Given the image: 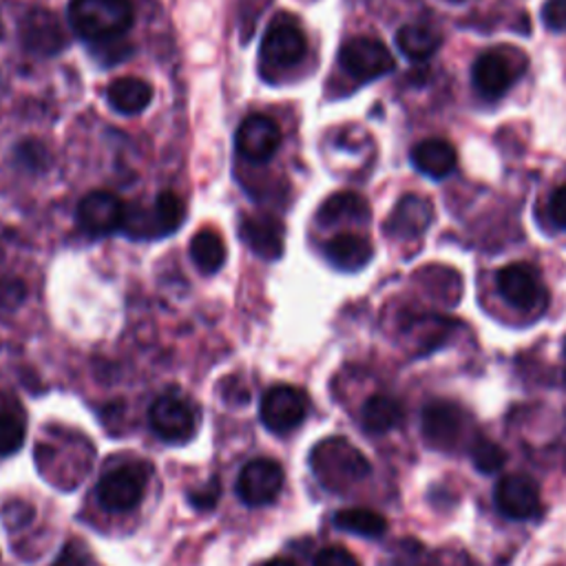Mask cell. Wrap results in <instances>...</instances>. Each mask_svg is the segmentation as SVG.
I'll use <instances>...</instances> for the list:
<instances>
[{
    "label": "cell",
    "instance_id": "1",
    "mask_svg": "<svg viewBox=\"0 0 566 566\" xmlns=\"http://www.w3.org/2000/svg\"><path fill=\"white\" fill-rule=\"evenodd\" d=\"M136 21L131 0H72L70 25L92 45H105L122 39Z\"/></svg>",
    "mask_w": 566,
    "mask_h": 566
},
{
    "label": "cell",
    "instance_id": "2",
    "mask_svg": "<svg viewBox=\"0 0 566 566\" xmlns=\"http://www.w3.org/2000/svg\"><path fill=\"white\" fill-rule=\"evenodd\" d=\"M310 467L328 491H345L370 473L367 458L348 438H325L310 453Z\"/></svg>",
    "mask_w": 566,
    "mask_h": 566
},
{
    "label": "cell",
    "instance_id": "3",
    "mask_svg": "<svg viewBox=\"0 0 566 566\" xmlns=\"http://www.w3.org/2000/svg\"><path fill=\"white\" fill-rule=\"evenodd\" d=\"M526 58L511 50H491L478 56L471 67V81L482 98L504 96L513 83L524 74Z\"/></svg>",
    "mask_w": 566,
    "mask_h": 566
},
{
    "label": "cell",
    "instance_id": "4",
    "mask_svg": "<svg viewBox=\"0 0 566 566\" xmlns=\"http://www.w3.org/2000/svg\"><path fill=\"white\" fill-rule=\"evenodd\" d=\"M182 220H184V202L180 200V195L167 191L158 195L153 209H140V206H136L134 211L127 209L122 231L131 237L149 239V237H160L178 231Z\"/></svg>",
    "mask_w": 566,
    "mask_h": 566
},
{
    "label": "cell",
    "instance_id": "5",
    "mask_svg": "<svg viewBox=\"0 0 566 566\" xmlns=\"http://www.w3.org/2000/svg\"><path fill=\"white\" fill-rule=\"evenodd\" d=\"M339 63L348 76L361 83H370L394 72V56L389 54L387 45L370 36L348 41L341 47Z\"/></svg>",
    "mask_w": 566,
    "mask_h": 566
},
{
    "label": "cell",
    "instance_id": "6",
    "mask_svg": "<svg viewBox=\"0 0 566 566\" xmlns=\"http://www.w3.org/2000/svg\"><path fill=\"white\" fill-rule=\"evenodd\" d=\"M147 489V471L138 464H122L107 471L96 489L98 502L111 513H125L136 509Z\"/></svg>",
    "mask_w": 566,
    "mask_h": 566
},
{
    "label": "cell",
    "instance_id": "7",
    "mask_svg": "<svg viewBox=\"0 0 566 566\" xmlns=\"http://www.w3.org/2000/svg\"><path fill=\"white\" fill-rule=\"evenodd\" d=\"M308 41L301 28L290 21H277L261 39V65L266 70L284 72L306 58Z\"/></svg>",
    "mask_w": 566,
    "mask_h": 566
},
{
    "label": "cell",
    "instance_id": "8",
    "mask_svg": "<svg viewBox=\"0 0 566 566\" xmlns=\"http://www.w3.org/2000/svg\"><path fill=\"white\" fill-rule=\"evenodd\" d=\"M261 423L275 431L286 434L299 427L308 416V396L292 385H275L261 398Z\"/></svg>",
    "mask_w": 566,
    "mask_h": 566
},
{
    "label": "cell",
    "instance_id": "9",
    "mask_svg": "<svg viewBox=\"0 0 566 566\" xmlns=\"http://www.w3.org/2000/svg\"><path fill=\"white\" fill-rule=\"evenodd\" d=\"M149 423L153 431L167 442H186L197 431V416L189 401L164 394L149 409Z\"/></svg>",
    "mask_w": 566,
    "mask_h": 566
},
{
    "label": "cell",
    "instance_id": "10",
    "mask_svg": "<svg viewBox=\"0 0 566 566\" xmlns=\"http://www.w3.org/2000/svg\"><path fill=\"white\" fill-rule=\"evenodd\" d=\"M284 489V469L277 460L257 458L244 464L237 476V495L248 506H264L277 500Z\"/></svg>",
    "mask_w": 566,
    "mask_h": 566
},
{
    "label": "cell",
    "instance_id": "11",
    "mask_svg": "<svg viewBox=\"0 0 566 566\" xmlns=\"http://www.w3.org/2000/svg\"><path fill=\"white\" fill-rule=\"evenodd\" d=\"M502 299L524 312L540 310L546 303V292L537 270L528 264H509L495 275Z\"/></svg>",
    "mask_w": 566,
    "mask_h": 566
},
{
    "label": "cell",
    "instance_id": "12",
    "mask_svg": "<svg viewBox=\"0 0 566 566\" xmlns=\"http://www.w3.org/2000/svg\"><path fill=\"white\" fill-rule=\"evenodd\" d=\"M495 506L511 520H531L540 513L542 498L537 482L526 473H509L493 489Z\"/></svg>",
    "mask_w": 566,
    "mask_h": 566
},
{
    "label": "cell",
    "instance_id": "13",
    "mask_svg": "<svg viewBox=\"0 0 566 566\" xmlns=\"http://www.w3.org/2000/svg\"><path fill=\"white\" fill-rule=\"evenodd\" d=\"M423 436L436 447L451 451L464 436V412L449 401H431L423 409Z\"/></svg>",
    "mask_w": 566,
    "mask_h": 566
},
{
    "label": "cell",
    "instance_id": "14",
    "mask_svg": "<svg viewBox=\"0 0 566 566\" xmlns=\"http://www.w3.org/2000/svg\"><path fill=\"white\" fill-rule=\"evenodd\" d=\"M125 217V202L109 191H94L78 204V222L92 235H107L122 228Z\"/></svg>",
    "mask_w": 566,
    "mask_h": 566
},
{
    "label": "cell",
    "instance_id": "15",
    "mask_svg": "<svg viewBox=\"0 0 566 566\" xmlns=\"http://www.w3.org/2000/svg\"><path fill=\"white\" fill-rule=\"evenodd\" d=\"M237 151L250 162H268L281 147V129L268 116H248L237 129Z\"/></svg>",
    "mask_w": 566,
    "mask_h": 566
},
{
    "label": "cell",
    "instance_id": "16",
    "mask_svg": "<svg viewBox=\"0 0 566 566\" xmlns=\"http://www.w3.org/2000/svg\"><path fill=\"white\" fill-rule=\"evenodd\" d=\"M434 222V206L423 195H405L387 217L385 231L396 239H416L427 233Z\"/></svg>",
    "mask_w": 566,
    "mask_h": 566
},
{
    "label": "cell",
    "instance_id": "17",
    "mask_svg": "<svg viewBox=\"0 0 566 566\" xmlns=\"http://www.w3.org/2000/svg\"><path fill=\"white\" fill-rule=\"evenodd\" d=\"M21 41H23L25 50L41 54V56L58 54L67 43L58 17L47 10H34L23 19Z\"/></svg>",
    "mask_w": 566,
    "mask_h": 566
},
{
    "label": "cell",
    "instance_id": "18",
    "mask_svg": "<svg viewBox=\"0 0 566 566\" xmlns=\"http://www.w3.org/2000/svg\"><path fill=\"white\" fill-rule=\"evenodd\" d=\"M239 235L246 246L261 259L275 261L284 253V224L270 215H246L239 224Z\"/></svg>",
    "mask_w": 566,
    "mask_h": 566
},
{
    "label": "cell",
    "instance_id": "19",
    "mask_svg": "<svg viewBox=\"0 0 566 566\" xmlns=\"http://www.w3.org/2000/svg\"><path fill=\"white\" fill-rule=\"evenodd\" d=\"M325 257L334 268L343 273H356L370 264L372 244L359 233H339L328 242Z\"/></svg>",
    "mask_w": 566,
    "mask_h": 566
},
{
    "label": "cell",
    "instance_id": "20",
    "mask_svg": "<svg viewBox=\"0 0 566 566\" xmlns=\"http://www.w3.org/2000/svg\"><path fill=\"white\" fill-rule=\"evenodd\" d=\"M456 149L447 140H423L412 149V164L416 167L418 173L431 178V180H442L456 169Z\"/></svg>",
    "mask_w": 566,
    "mask_h": 566
},
{
    "label": "cell",
    "instance_id": "21",
    "mask_svg": "<svg viewBox=\"0 0 566 566\" xmlns=\"http://www.w3.org/2000/svg\"><path fill=\"white\" fill-rule=\"evenodd\" d=\"M396 47L405 58L414 63H423V61H429L442 47V34L431 25L412 23L398 30Z\"/></svg>",
    "mask_w": 566,
    "mask_h": 566
},
{
    "label": "cell",
    "instance_id": "22",
    "mask_svg": "<svg viewBox=\"0 0 566 566\" xmlns=\"http://www.w3.org/2000/svg\"><path fill=\"white\" fill-rule=\"evenodd\" d=\"M107 98H109V105L118 114H122V116H138V114H142L151 105L153 87L147 81H142V78L125 76V78H118L116 83L109 85Z\"/></svg>",
    "mask_w": 566,
    "mask_h": 566
},
{
    "label": "cell",
    "instance_id": "23",
    "mask_svg": "<svg viewBox=\"0 0 566 566\" xmlns=\"http://www.w3.org/2000/svg\"><path fill=\"white\" fill-rule=\"evenodd\" d=\"M370 217L367 202L356 193H337L328 197L317 215L321 226H337V224H363Z\"/></svg>",
    "mask_w": 566,
    "mask_h": 566
},
{
    "label": "cell",
    "instance_id": "24",
    "mask_svg": "<svg viewBox=\"0 0 566 566\" xmlns=\"http://www.w3.org/2000/svg\"><path fill=\"white\" fill-rule=\"evenodd\" d=\"M361 420L370 434H387L403 420V407L398 401L385 394H376L365 401L361 409Z\"/></svg>",
    "mask_w": 566,
    "mask_h": 566
},
{
    "label": "cell",
    "instance_id": "25",
    "mask_svg": "<svg viewBox=\"0 0 566 566\" xmlns=\"http://www.w3.org/2000/svg\"><path fill=\"white\" fill-rule=\"evenodd\" d=\"M191 257L204 275H215L226 264V244L217 231L204 228L191 242Z\"/></svg>",
    "mask_w": 566,
    "mask_h": 566
},
{
    "label": "cell",
    "instance_id": "26",
    "mask_svg": "<svg viewBox=\"0 0 566 566\" xmlns=\"http://www.w3.org/2000/svg\"><path fill=\"white\" fill-rule=\"evenodd\" d=\"M334 524L337 528L361 537H381L387 531V520L381 513L365 506H350L337 511Z\"/></svg>",
    "mask_w": 566,
    "mask_h": 566
},
{
    "label": "cell",
    "instance_id": "27",
    "mask_svg": "<svg viewBox=\"0 0 566 566\" xmlns=\"http://www.w3.org/2000/svg\"><path fill=\"white\" fill-rule=\"evenodd\" d=\"M25 420L12 412L0 414V458L14 456L25 442Z\"/></svg>",
    "mask_w": 566,
    "mask_h": 566
},
{
    "label": "cell",
    "instance_id": "28",
    "mask_svg": "<svg viewBox=\"0 0 566 566\" xmlns=\"http://www.w3.org/2000/svg\"><path fill=\"white\" fill-rule=\"evenodd\" d=\"M471 460L473 467L482 473H495L504 467L506 462V453L500 445L491 442L489 438H476L471 442Z\"/></svg>",
    "mask_w": 566,
    "mask_h": 566
},
{
    "label": "cell",
    "instance_id": "29",
    "mask_svg": "<svg viewBox=\"0 0 566 566\" xmlns=\"http://www.w3.org/2000/svg\"><path fill=\"white\" fill-rule=\"evenodd\" d=\"M0 520L12 531H19L28 526L34 520V506L23 500H12L3 509H0Z\"/></svg>",
    "mask_w": 566,
    "mask_h": 566
},
{
    "label": "cell",
    "instance_id": "30",
    "mask_svg": "<svg viewBox=\"0 0 566 566\" xmlns=\"http://www.w3.org/2000/svg\"><path fill=\"white\" fill-rule=\"evenodd\" d=\"M542 23L551 32H566V0H546L542 8Z\"/></svg>",
    "mask_w": 566,
    "mask_h": 566
},
{
    "label": "cell",
    "instance_id": "31",
    "mask_svg": "<svg viewBox=\"0 0 566 566\" xmlns=\"http://www.w3.org/2000/svg\"><path fill=\"white\" fill-rule=\"evenodd\" d=\"M220 495H222L220 480L213 478L209 484H204V487L191 491V493H189V500H191V504H193L195 509H200V511H211V509H215V504L220 502Z\"/></svg>",
    "mask_w": 566,
    "mask_h": 566
},
{
    "label": "cell",
    "instance_id": "32",
    "mask_svg": "<svg viewBox=\"0 0 566 566\" xmlns=\"http://www.w3.org/2000/svg\"><path fill=\"white\" fill-rule=\"evenodd\" d=\"M89 562H92V555H89L87 546L83 542L72 540L63 546L54 566H89Z\"/></svg>",
    "mask_w": 566,
    "mask_h": 566
},
{
    "label": "cell",
    "instance_id": "33",
    "mask_svg": "<svg viewBox=\"0 0 566 566\" xmlns=\"http://www.w3.org/2000/svg\"><path fill=\"white\" fill-rule=\"evenodd\" d=\"M314 566H361L359 559L343 546H328L314 557Z\"/></svg>",
    "mask_w": 566,
    "mask_h": 566
},
{
    "label": "cell",
    "instance_id": "34",
    "mask_svg": "<svg viewBox=\"0 0 566 566\" xmlns=\"http://www.w3.org/2000/svg\"><path fill=\"white\" fill-rule=\"evenodd\" d=\"M25 301V286L17 279L0 281V310H14Z\"/></svg>",
    "mask_w": 566,
    "mask_h": 566
},
{
    "label": "cell",
    "instance_id": "35",
    "mask_svg": "<svg viewBox=\"0 0 566 566\" xmlns=\"http://www.w3.org/2000/svg\"><path fill=\"white\" fill-rule=\"evenodd\" d=\"M548 217L555 226L566 228V186H559L548 197Z\"/></svg>",
    "mask_w": 566,
    "mask_h": 566
},
{
    "label": "cell",
    "instance_id": "36",
    "mask_svg": "<svg viewBox=\"0 0 566 566\" xmlns=\"http://www.w3.org/2000/svg\"><path fill=\"white\" fill-rule=\"evenodd\" d=\"M266 566H297V564L292 559H288V557H275V559L266 562Z\"/></svg>",
    "mask_w": 566,
    "mask_h": 566
},
{
    "label": "cell",
    "instance_id": "37",
    "mask_svg": "<svg viewBox=\"0 0 566 566\" xmlns=\"http://www.w3.org/2000/svg\"><path fill=\"white\" fill-rule=\"evenodd\" d=\"M0 34H3V25H0Z\"/></svg>",
    "mask_w": 566,
    "mask_h": 566
},
{
    "label": "cell",
    "instance_id": "38",
    "mask_svg": "<svg viewBox=\"0 0 566 566\" xmlns=\"http://www.w3.org/2000/svg\"><path fill=\"white\" fill-rule=\"evenodd\" d=\"M564 354H566V343H564Z\"/></svg>",
    "mask_w": 566,
    "mask_h": 566
}]
</instances>
